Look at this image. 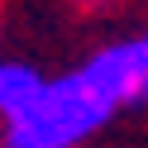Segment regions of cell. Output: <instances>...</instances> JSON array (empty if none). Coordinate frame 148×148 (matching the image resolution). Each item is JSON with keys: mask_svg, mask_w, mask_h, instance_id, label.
Instances as JSON below:
<instances>
[{"mask_svg": "<svg viewBox=\"0 0 148 148\" xmlns=\"http://www.w3.org/2000/svg\"><path fill=\"white\" fill-rule=\"evenodd\" d=\"M115 115H119V100L81 62L77 72L53 77L24 115L5 119V148H81Z\"/></svg>", "mask_w": 148, "mask_h": 148, "instance_id": "cell-1", "label": "cell"}, {"mask_svg": "<svg viewBox=\"0 0 148 148\" xmlns=\"http://www.w3.org/2000/svg\"><path fill=\"white\" fill-rule=\"evenodd\" d=\"M86 67L110 86V96L119 100V110H143L148 105V34L105 43L100 53L86 58Z\"/></svg>", "mask_w": 148, "mask_h": 148, "instance_id": "cell-2", "label": "cell"}, {"mask_svg": "<svg viewBox=\"0 0 148 148\" xmlns=\"http://www.w3.org/2000/svg\"><path fill=\"white\" fill-rule=\"evenodd\" d=\"M43 86H48V77H43L38 67H29V62H5V67H0V115L5 119L24 115V110L38 100Z\"/></svg>", "mask_w": 148, "mask_h": 148, "instance_id": "cell-3", "label": "cell"}, {"mask_svg": "<svg viewBox=\"0 0 148 148\" xmlns=\"http://www.w3.org/2000/svg\"><path fill=\"white\" fill-rule=\"evenodd\" d=\"M81 148H86V143H81Z\"/></svg>", "mask_w": 148, "mask_h": 148, "instance_id": "cell-4", "label": "cell"}]
</instances>
